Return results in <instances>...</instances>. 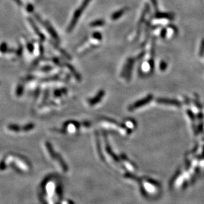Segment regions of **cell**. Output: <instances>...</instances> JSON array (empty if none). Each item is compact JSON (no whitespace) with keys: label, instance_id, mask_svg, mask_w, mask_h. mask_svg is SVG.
I'll list each match as a JSON object with an SVG mask.
<instances>
[{"label":"cell","instance_id":"obj_15","mask_svg":"<svg viewBox=\"0 0 204 204\" xmlns=\"http://www.w3.org/2000/svg\"><path fill=\"white\" fill-rule=\"evenodd\" d=\"M199 55H200V57H202L204 55V39L201 40L200 52H199Z\"/></svg>","mask_w":204,"mask_h":204},{"label":"cell","instance_id":"obj_2","mask_svg":"<svg viewBox=\"0 0 204 204\" xmlns=\"http://www.w3.org/2000/svg\"><path fill=\"white\" fill-rule=\"evenodd\" d=\"M11 157H12V160L13 161L14 165L16 167V168H18L19 170H20L21 172H27L29 170V165L27 164V161L25 159L21 158L20 156L17 155H11Z\"/></svg>","mask_w":204,"mask_h":204},{"label":"cell","instance_id":"obj_21","mask_svg":"<svg viewBox=\"0 0 204 204\" xmlns=\"http://www.w3.org/2000/svg\"><path fill=\"white\" fill-rule=\"evenodd\" d=\"M188 113L189 114V117H190L192 120H194V119H195V118H194V114H193V113H192V112H190V111H189V110L188 111Z\"/></svg>","mask_w":204,"mask_h":204},{"label":"cell","instance_id":"obj_20","mask_svg":"<svg viewBox=\"0 0 204 204\" xmlns=\"http://www.w3.org/2000/svg\"><path fill=\"white\" fill-rule=\"evenodd\" d=\"M145 55V52H142L141 53H140L136 58H135V60H141L143 58V57Z\"/></svg>","mask_w":204,"mask_h":204},{"label":"cell","instance_id":"obj_10","mask_svg":"<svg viewBox=\"0 0 204 204\" xmlns=\"http://www.w3.org/2000/svg\"><path fill=\"white\" fill-rule=\"evenodd\" d=\"M105 21L103 19H98V20H95L94 21H92L90 23V26L91 27H103V26L105 25Z\"/></svg>","mask_w":204,"mask_h":204},{"label":"cell","instance_id":"obj_8","mask_svg":"<svg viewBox=\"0 0 204 204\" xmlns=\"http://www.w3.org/2000/svg\"><path fill=\"white\" fill-rule=\"evenodd\" d=\"M6 130L8 132L11 133V134H17L19 132L21 131L20 128L17 126V125H14V124H8L6 126Z\"/></svg>","mask_w":204,"mask_h":204},{"label":"cell","instance_id":"obj_7","mask_svg":"<svg viewBox=\"0 0 204 204\" xmlns=\"http://www.w3.org/2000/svg\"><path fill=\"white\" fill-rule=\"evenodd\" d=\"M46 27L47 28V30H48L49 32L51 34V36L53 37V39L54 40H56L57 42H60V39H59L57 32H56V30H54V28L53 27H52L51 25L49 23H46Z\"/></svg>","mask_w":204,"mask_h":204},{"label":"cell","instance_id":"obj_9","mask_svg":"<svg viewBox=\"0 0 204 204\" xmlns=\"http://www.w3.org/2000/svg\"><path fill=\"white\" fill-rule=\"evenodd\" d=\"M159 103H164V104H168L170 105H174V106H180V103L179 101L176 100H170V99H159L158 100Z\"/></svg>","mask_w":204,"mask_h":204},{"label":"cell","instance_id":"obj_14","mask_svg":"<svg viewBox=\"0 0 204 204\" xmlns=\"http://www.w3.org/2000/svg\"><path fill=\"white\" fill-rule=\"evenodd\" d=\"M167 68H168V63L164 61H161L159 65L160 70L162 71V72H164V71L167 70Z\"/></svg>","mask_w":204,"mask_h":204},{"label":"cell","instance_id":"obj_12","mask_svg":"<svg viewBox=\"0 0 204 204\" xmlns=\"http://www.w3.org/2000/svg\"><path fill=\"white\" fill-rule=\"evenodd\" d=\"M92 37H93L94 39H96L97 40H99V41L103 39L102 34L99 32H94L93 34H92Z\"/></svg>","mask_w":204,"mask_h":204},{"label":"cell","instance_id":"obj_4","mask_svg":"<svg viewBox=\"0 0 204 204\" xmlns=\"http://www.w3.org/2000/svg\"><path fill=\"white\" fill-rule=\"evenodd\" d=\"M135 59H134L133 58H130L127 60L128 61V69H127V72L126 75H125V76L127 77V80L129 81L131 79V74H132V71H133V65L135 63Z\"/></svg>","mask_w":204,"mask_h":204},{"label":"cell","instance_id":"obj_13","mask_svg":"<svg viewBox=\"0 0 204 204\" xmlns=\"http://www.w3.org/2000/svg\"><path fill=\"white\" fill-rule=\"evenodd\" d=\"M148 64L149 65H150L151 72L153 73L154 72V70H155V61H154L153 58H151L150 60H148Z\"/></svg>","mask_w":204,"mask_h":204},{"label":"cell","instance_id":"obj_3","mask_svg":"<svg viewBox=\"0 0 204 204\" xmlns=\"http://www.w3.org/2000/svg\"><path fill=\"white\" fill-rule=\"evenodd\" d=\"M155 17L156 19H167L168 20L172 21L174 19V14L170 13L158 12V11H157L155 13Z\"/></svg>","mask_w":204,"mask_h":204},{"label":"cell","instance_id":"obj_11","mask_svg":"<svg viewBox=\"0 0 204 204\" xmlns=\"http://www.w3.org/2000/svg\"><path fill=\"white\" fill-rule=\"evenodd\" d=\"M58 50L59 51H60V53L62 54V55L65 57V58H66V59H67V60H72V57H71V56L70 55V54H68V52H66V50H65L60 48V47H59V48H58Z\"/></svg>","mask_w":204,"mask_h":204},{"label":"cell","instance_id":"obj_5","mask_svg":"<svg viewBox=\"0 0 204 204\" xmlns=\"http://www.w3.org/2000/svg\"><path fill=\"white\" fill-rule=\"evenodd\" d=\"M128 10H129V8L126 7V8H123L122 9H121L120 10L115 11V12L113 13L111 16V20L116 21V20L119 19L121 17L124 15V14L126 13Z\"/></svg>","mask_w":204,"mask_h":204},{"label":"cell","instance_id":"obj_16","mask_svg":"<svg viewBox=\"0 0 204 204\" xmlns=\"http://www.w3.org/2000/svg\"><path fill=\"white\" fill-rule=\"evenodd\" d=\"M167 29L166 28H162V30H160V36L161 37V39H164L166 37H167Z\"/></svg>","mask_w":204,"mask_h":204},{"label":"cell","instance_id":"obj_17","mask_svg":"<svg viewBox=\"0 0 204 204\" xmlns=\"http://www.w3.org/2000/svg\"><path fill=\"white\" fill-rule=\"evenodd\" d=\"M168 27H170V28H172L173 30V31L174 32L175 34H178V28L176 27V26H175L172 24H169L168 25Z\"/></svg>","mask_w":204,"mask_h":204},{"label":"cell","instance_id":"obj_6","mask_svg":"<svg viewBox=\"0 0 204 204\" xmlns=\"http://www.w3.org/2000/svg\"><path fill=\"white\" fill-rule=\"evenodd\" d=\"M65 65L66 67L68 69V70L70 71V73H72L76 79L78 81H81L82 79L81 76H80V75L78 73L77 70H76L72 65H71V64L69 63H65Z\"/></svg>","mask_w":204,"mask_h":204},{"label":"cell","instance_id":"obj_1","mask_svg":"<svg viewBox=\"0 0 204 204\" xmlns=\"http://www.w3.org/2000/svg\"><path fill=\"white\" fill-rule=\"evenodd\" d=\"M90 1H91V0H83L81 6L77 9V10L75 11L74 13L73 17L72 19V21H71V22L70 23V24L67 28L68 32H71L72 31L73 29L74 28L76 25L78 23L80 17L82 16L83 12L84 11L85 9L88 6Z\"/></svg>","mask_w":204,"mask_h":204},{"label":"cell","instance_id":"obj_19","mask_svg":"<svg viewBox=\"0 0 204 204\" xmlns=\"http://www.w3.org/2000/svg\"><path fill=\"white\" fill-rule=\"evenodd\" d=\"M152 2V4H153V6L154 7V8L155 9L156 11H158V2L157 0H151Z\"/></svg>","mask_w":204,"mask_h":204},{"label":"cell","instance_id":"obj_18","mask_svg":"<svg viewBox=\"0 0 204 204\" xmlns=\"http://www.w3.org/2000/svg\"><path fill=\"white\" fill-rule=\"evenodd\" d=\"M53 62L55 63L56 65L60 66V67H62V63H61L60 61V60H59V59L56 58H54L53 59Z\"/></svg>","mask_w":204,"mask_h":204}]
</instances>
